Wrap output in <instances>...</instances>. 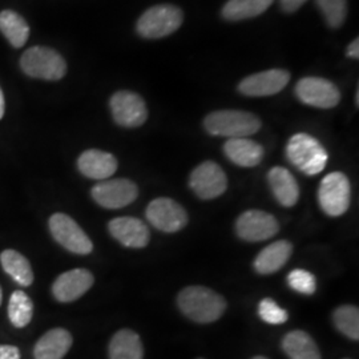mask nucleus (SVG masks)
<instances>
[{
	"mask_svg": "<svg viewBox=\"0 0 359 359\" xmlns=\"http://www.w3.org/2000/svg\"><path fill=\"white\" fill-rule=\"evenodd\" d=\"M177 304L182 314L197 323H212L222 317L226 301L205 286H188L180 292Z\"/></svg>",
	"mask_w": 359,
	"mask_h": 359,
	"instance_id": "nucleus-1",
	"label": "nucleus"
},
{
	"mask_svg": "<svg viewBox=\"0 0 359 359\" xmlns=\"http://www.w3.org/2000/svg\"><path fill=\"white\" fill-rule=\"evenodd\" d=\"M204 127L213 136L238 139L257 133L261 128V120L250 112L222 109L206 116Z\"/></svg>",
	"mask_w": 359,
	"mask_h": 359,
	"instance_id": "nucleus-2",
	"label": "nucleus"
},
{
	"mask_svg": "<svg viewBox=\"0 0 359 359\" xmlns=\"http://www.w3.org/2000/svg\"><path fill=\"white\" fill-rule=\"evenodd\" d=\"M286 156L298 170L308 176L321 173L329 160L321 142L306 133H297L290 137L286 145Z\"/></svg>",
	"mask_w": 359,
	"mask_h": 359,
	"instance_id": "nucleus-3",
	"label": "nucleus"
},
{
	"mask_svg": "<svg viewBox=\"0 0 359 359\" xmlns=\"http://www.w3.org/2000/svg\"><path fill=\"white\" fill-rule=\"evenodd\" d=\"M20 68L27 76L57 81L67 74L65 57L55 50L44 46L28 48L20 57Z\"/></svg>",
	"mask_w": 359,
	"mask_h": 359,
	"instance_id": "nucleus-4",
	"label": "nucleus"
},
{
	"mask_svg": "<svg viewBox=\"0 0 359 359\" xmlns=\"http://www.w3.org/2000/svg\"><path fill=\"white\" fill-rule=\"evenodd\" d=\"M184 20L179 7L172 4H160L148 8L137 20V32L145 39L165 38L176 32Z\"/></svg>",
	"mask_w": 359,
	"mask_h": 359,
	"instance_id": "nucleus-5",
	"label": "nucleus"
},
{
	"mask_svg": "<svg viewBox=\"0 0 359 359\" xmlns=\"http://www.w3.org/2000/svg\"><path fill=\"white\" fill-rule=\"evenodd\" d=\"M48 226L53 240L68 252L79 256H87L92 253L93 244L90 237L80 228L76 221L68 215H52L48 221Z\"/></svg>",
	"mask_w": 359,
	"mask_h": 359,
	"instance_id": "nucleus-6",
	"label": "nucleus"
},
{
	"mask_svg": "<svg viewBox=\"0 0 359 359\" xmlns=\"http://www.w3.org/2000/svg\"><path fill=\"white\" fill-rule=\"evenodd\" d=\"M321 209L330 217L346 213L351 201L350 181L342 172H333L325 176L318 189Z\"/></svg>",
	"mask_w": 359,
	"mask_h": 359,
	"instance_id": "nucleus-7",
	"label": "nucleus"
},
{
	"mask_svg": "<svg viewBox=\"0 0 359 359\" xmlns=\"http://www.w3.org/2000/svg\"><path fill=\"white\" fill-rule=\"evenodd\" d=\"M109 108L116 124L124 128H137L148 118V109L142 96L130 90H118L111 97Z\"/></svg>",
	"mask_w": 359,
	"mask_h": 359,
	"instance_id": "nucleus-8",
	"label": "nucleus"
},
{
	"mask_svg": "<svg viewBox=\"0 0 359 359\" xmlns=\"http://www.w3.org/2000/svg\"><path fill=\"white\" fill-rule=\"evenodd\" d=\"M295 95L302 103L322 109L334 108L341 100L338 87L323 77L301 79L295 86Z\"/></svg>",
	"mask_w": 359,
	"mask_h": 359,
	"instance_id": "nucleus-9",
	"label": "nucleus"
},
{
	"mask_svg": "<svg viewBox=\"0 0 359 359\" xmlns=\"http://www.w3.org/2000/svg\"><path fill=\"white\" fill-rule=\"evenodd\" d=\"M90 196L96 204L103 208L120 209L137 198L139 188L130 180H104L92 188Z\"/></svg>",
	"mask_w": 359,
	"mask_h": 359,
	"instance_id": "nucleus-10",
	"label": "nucleus"
},
{
	"mask_svg": "<svg viewBox=\"0 0 359 359\" xmlns=\"http://www.w3.org/2000/svg\"><path fill=\"white\" fill-rule=\"evenodd\" d=\"M189 185L200 198L213 200L228 189V179L222 168L215 161H204L193 169Z\"/></svg>",
	"mask_w": 359,
	"mask_h": 359,
	"instance_id": "nucleus-11",
	"label": "nucleus"
},
{
	"mask_svg": "<svg viewBox=\"0 0 359 359\" xmlns=\"http://www.w3.org/2000/svg\"><path fill=\"white\" fill-rule=\"evenodd\" d=\"M147 218L156 229L165 233H176L188 224V215L177 201L161 197L156 198L147 208Z\"/></svg>",
	"mask_w": 359,
	"mask_h": 359,
	"instance_id": "nucleus-12",
	"label": "nucleus"
},
{
	"mask_svg": "<svg viewBox=\"0 0 359 359\" xmlns=\"http://www.w3.org/2000/svg\"><path fill=\"white\" fill-rule=\"evenodd\" d=\"M280 231L277 218L262 210L244 212L236 222V231L240 238L249 243L269 240Z\"/></svg>",
	"mask_w": 359,
	"mask_h": 359,
	"instance_id": "nucleus-13",
	"label": "nucleus"
},
{
	"mask_svg": "<svg viewBox=\"0 0 359 359\" xmlns=\"http://www.w3.org/2000/svg\"><path fill=\"white\" fill-rule=\"evenodd\" d=\"M95 283L90 270L77 268L60 274L52 285V294L63 304L74 302L86 294Z\"/></svg>",
	"mask_w": 359,
	"mask_h": 359,
	"instance_id": "nucleus-14",
	"label": "nucleus"
},
{
	"mask_svg": "<svg viewBox=\"0 0 359 359\" xmlns=\"http://www.w3.org/2000/svg\"><path fill=\"white\" fill-rule=\"evenodd\" d=\"M290 74L285 69H269L245 77L238 90L250 97H264L276 95L289 84Z\"/></svg>",
	"mask_w": 359,
	"mask_h": 359,
	"instance_id": "nucleus-15",
	"label": "nucleus"
},
{
	"mask_svg": "<svg viewBox=\"0 0 359 359\" xmlns=\"http://www.w3.org/2000/svg\"><path fill=\"white\" fill-rule=\"evenodd\" d=\"M108 231L116 241L132 249H142L151 240L148 226L136 217L114 218L108 224Z\"/></svg>",
	"mask_w": 359,
	"mask_h": 359,
	"instance_id": "nucleus-16",
	"label": "nucleus"
},
{
	"mask_svg": "<svg viewBox=\"0 0 359 359\" xmlns=\"http://www.w3.org/2000/svg\"><path fill=\"white\" fill-rule=\"evenodd\" d=\"M117 167L118 164L115 156L100 149H88L77 158V168L80 173L88 179L99 181L108 180L115 175Z\"/></svg>",
	"mask_w": 359,
	"mask_h": 359,
	"instance_id": "nucleus-17",
	"label": "nucleus"
},
{
	"mask_svg": "<svg viewBox=\"0 0 359 359\" xmlns=\"http://www.w3.org/2000/svg\"><path fill=\"white\" fill-rule=\"evenodd\" d=\"M74 338L71 333L62 327L48 330L40 337L34 347L35 359H63L72 347Z\"/></svg>",
	"mask_w": 359,
	"mask_h": 359,
	"instance_id": "nucleus-18",
	"label": "nucleus"
},
{
	"mask_svg": "<svg viewBox=\"0 0 359 359\" xmlns=\"http://www.w3.org/2000/svg\"><path fill=\"white\" fill-rule=\"evenodd\" d=\"M224 152L233 164L243 168L258 165L264 157V148L248 137L229 139L224 145Z\"/></svg>",
	"mask_w": 359,
	"mask_h": 359,
	"instance_id": "nucleus-19",
	"label": "nucleus"
},
{
	"mask_svg": "<svg viewBox=\"0 0 359 359\" xmlns=\"http://www.w3.org/2000/svg\"><path fill=\"white\" fill-rule=\"evenodd\" d=\"M268 180H269L271 192L281 205L290 208L298 203V198H299L298 182L286 168H271L268 175Z\"/></svg>",
	"mask_w": 359,
	"mask_h": 359,
	"instance_id": "nucleus-20",
	"label": "nucleus"
},
{
	"mask_svg": "<svg viewBox=\"0 0 359 359\" xmlns=\"http://www.w3.org/2000/svg\"><path fill=\"white\" fill-rule=\"evenodd\" d=\"M293 253V245L285 240L273 243L259 252L255 259V269L259 274H273L283 268Z\"/></svg>",
	"mask_w": 359,
	"mask_h": 359,
	"instance_id": "nucleus-21",
	"label": "nucleus"
},
{
	"mask_svg": "<svg viewBox=\"0 0 359 359\" xmlns=\"http://www.w3.org/2000/svg\"><path fill=\"white\" fill-rule=\"evenodd\" d=\"M109 359H142L144 347L139 334L129 329L118 330L109 342Z\"/></svg>",
	"mask_w": 359,
	"mask_h": 359,
	"instance_id": "nucleus-22",
	"label": "nucleus"
},
{
	"mask_svg": "<svg viewBox=\"0 0 359 359\" xmlns=\"http://www.w3.org/2000/svg\"><path fill=\"white\" fill-rule=\"evenodd\" d=\"M283 348L290 359H321L317 344L304 330L286 334L283 339Z\"/></svg>",
	"mask_w": 359,
	"mask_h": 359,
	"instance_id": "nucleus-23",
	"label": "nucleus"
},
{
	"mask_svg": "<svg viewBox=\"0 0 359 359\" xmlns=\"http://www.w3.org/2000/svg\"><path fill=\"white\" fill-rule=\"evenodd\" d=\"M0 32L13 47L22 48L29 38V26L22 15L4 10L0 13Z\"/></svg>",
	"mask_w": 359,
	"mask_h": 359,
	"instance_id": "nucleus-24",
	"label": "nucleus"
},
{
	"mask_svg": "<svg viewBox=\"0 0 359 359\" xmlns=\"http://www.w3.org/2000/svg\"><path fill=\"white\" fill-rule=\"evenodd\" d=\"M0 264L3 270L20 286L28 287L34 283V271L29 261L19 252L7 249L0 255Z\"/></svg>",
	"mask_w": 359,
	"mask_h": 359,
	"instance_id": "nucleus-25",
	"label": "nucleus"
},
{
	"mask_svg": "<svg viewBox=\"0 0 359 359\" xmlns=\"http://www.w3.org/2000/svg\"><path fill=\"white\" fill-rule=\"evenodd\" d=\"M274 0H229L222 7V18L229 22L252 19L269 10Z\"/></svg>",
	"mask_w": 359,
	"mask_h": 359,
	"instance_id": "nucleus-26",
	"label": "nucleus"
},
{
	"mask_svg": "<svg viewBox=\"0 0 359 359\" xmlns=\"http://www.w3.org/2000/svg\"><path fill=\"white\" fill-rule=\"evenodd\" d=\"M8 318L13 327L23 329L34 317V304L23 290H15L8 301Z\"/></svg>",
	"mask_w": 359,
	"mask_h": 359,
	"instance_id": "nucleus-27",
	"label": "nucleus"
},
{
	"mask_svg": "<svg viewBox=\"0 0 359 359\" xmlns=\"http://www.w3.org/2000/svg\"><path fill=\"white\" fill-rule=\"evenodd\" d=\"M334 325L347 338L353 341L359 339V311L357 306L344 305L334 311Z\"/></svg>",
	"mask_w": 359,
	"mask_h": 359,
	"instance_id": "nucleus-28",
	"label": "nucleus"
},
{
	"mask_svg": "<svg viewBox=\"0 0 359 359\" xmlns=\"http://www.w3.org/2000/svg\"><path fill=\"white\" fill-rule=\"evenodd\" d=\"M317 4L329 27L339 28L345 23L347 0H317Z\"/></svg>",
	"mask_w": 359,
	"mask_h": 359,
	"instance_id": "nucleus-29",
	"label": "nucleus"
},
{
	"mask_svg": "<svg viewBox=\"0 0 359 359\" xmlns=\"http://www.w3.org/2000/svg\"><path fill=\"white\" fill-rule=\"evenodd\" d=\"M287 283L293 290L305 295L314 294L317 287L316 277L305 269L292 270L287 276Z\"/></svg>",
	"mask_w": 359,
	"mask_h": 359,
	"instance_id": "nucleus-30",
	"label": "nucleus"
},
{
	"mask_svg": "<svg viewBox=\"0 0 359 359\" xmlns=\"http://www.w3.org/2000/svg\"><path fill=\"white\" fill-rule=\"evenodd\" d=\"M259 318L270 325H283L287 321L289 314L285 309L280 308L274 299L264 298L258 305Z\"/></svg>",
	"mask_w": 359,
	"mask_h": 359,
	"instance_id": "nucleus-31",
	"label": "nucleus"
},
{
	"mask_svg": "<svg viewBox=\"0 0 359 359\" xmlns=\"http://www.w3.org/2000/svg\"><path fill=\"white\" fill-rule=\"evenodd\" d=\"M0 359H20L19 347L13 345H0Z\"/></svg>",
	"mask_w": 359,
	"mask_h": 359,
	"instance_id": "nucleus-32",
	"label": "nucleus"
},
{
	"mask_svg": "<svg viewBox=\"0 0 359 359\" xmlns=\"http://www.w3.org/2000/svg\"><path fill=\"white\" fill-rule=\"evenodd\" d=\"M308 0H280L281 8L285 13H295L297 10H299Z\"/></svg>",
	"mask_w": 359,
	"mask_h": 359,
	"instance_id": "nucleus-33",
	"label": "nucleus"
},
{
	"mask_svg": "<svg viewBox=\"0 0 359 359\" xmlns=\"http://www.w3.org/2000/svg\"><path fill=\"white\" fill-rule=\"evenodd\" d=\"M359 40L355 39L350 43V46L347 47V56L353 57V59H358L359 57Z\"/></svg>",
	"mask_w": 359,
	"mask_h": 359,
	"instance_id": "nucleus-34",
	"label": "nucleus"
},
{
	"mask_svg": "<svg viewBox=\"0 0 359 359\" xmlns=\"http://www.w3.org/2000/svg\"><path fill=\"white\" fill-rule=\"evenodd\" d=\"M6 112V100H4V95H3V90L0 88V120L3 118Z\"/></svg>",
	"mask_w": 359,
	"mask_h": 359,
	"instance_id": "nucleus-35",
	"label": "nucleus"
},
{
	"mask_svg": "<svg viewBox=\"0 0 359 359\" xmlns=\"http://www.w3.org/2000/svg\"><path fill=\"white\" fill-rule=\"evenodd\" d=\"M1 301H3V292H1V287H0V305H1Z\"/></svg>",
	"mask_w": 359,
	"mask_h": 359,
	"instance_id": "nucleus-36",
	"label": "nucleus"
},
{
	"mask_svg": "<svg viewBox=\"0 0 359 359\" xmlns=\"http://www.w3.org/2000/svg\"><path fill=\"white\" fill-rule=\"evenodd\" d=\"M253 359H268L265 358V357H262V355H257V357H255Z\"/></svg>",
	"mask_w": 359,
	"mask_h": 359,
	"instance_id": "nucleus-37",
	"label": "nucleus"
},
{
	"mask_svg": "<svg viewBox=\"0 0 359 359\" xmlns=\"http://www.w3.org/2000/svg\"><path fill=\"white\" fill-rule=\"evenodd\" d=\"M198 359H203V358H198Z\"/></svg>",
	"mask_w": 359,
	"mask_h": 359,
	"instance_id": "nucleus-38",
	"label": "nucleus"
}]
</instances>
